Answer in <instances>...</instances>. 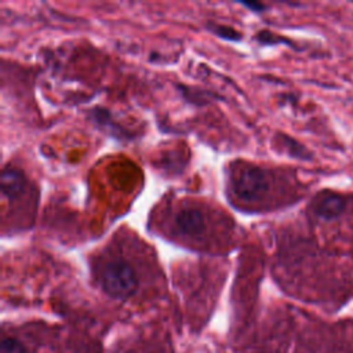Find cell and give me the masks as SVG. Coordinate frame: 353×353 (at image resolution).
<instances>
[{
	"label": "cell",
	"mask_w": 353,
	"mask_h": 353,
	"mask_svg": "<svg viewBox=\"0 0 353 353\" xmlns=\"http://www.w3.org/2000/svg\"><path fill=\"white\" fill-rule=\"evenodd\" d=\"M207 29L212 34H215V36H218V37H221L223 40H228V41H239V40H241V33L237 32L236 29H233L232 26H228V25L208 22L207 23Z\"/></svg>",
	"instance_id": "ba28073f"
},
{
	"label": "cell",
	"mask_w": 353,
	"mask_h": 353,
	"mask_svg": "<svg viewBox=\"0 0 353 353\" xmlns=\"http://www.w3.org/2000/svg\"><path fill=\"white\" fill-rule=\"evenodd\" d=\"M281 138V145L285 148L287 153L294 156V157H298V159H310V153L306 150L305 146H302L299 142L291 139L290 137H285V135H279Z\"/></svg>",
	"instance_id": "9c48e42d"
},
{
	"label": "cell",
	"mask_w": 353,
	"mask_h": 353,
	"mask_svg": "<svg viewBox=\"0 0 353 353\" xmlns=\"http://www.w3.org/2000/svg\"><path fill=\"white\" fill-rule=\"evenodd\" d=\"M101 285L113 298H128L138 288V277L134 268L124 259L106 262L101 269Z\"/></svg>",
	"instance_id": "6da1fadb"
},
{
	"label": "cell",
	"mask_w": 353,
	"mask_h": 353,
	"mask_svg": "<svg viewBox=\"0 0 353 353\" xmlns=\"http://www.w3.org/2000/svg\"><path fill=\"white\" fill-rule=\"evenodd\" d=\"M255 39L261 43V44H277V43H280V41H283V43H288V40H285V39H281V37H277V36H274L272 32H269V30H261V32H258V34L255 36Z\"/></svg>",
	"instance_id": "8fae6325"
},
{
	"label": "cell",
	"mask_w": 353,
	"mask_h": 353,
	"mask_svg": "<svg viewBox=\"0 0 353 353\" xmlns=\"http://www.w3.org/2000/svg\"><path fill=\"white\" fill-rule=\"evenodd\" d=\"M269 188L265 170L258 165H241L232 176V189L234 194L244 201L261 199Z\"/></svg>",
	"instance_id": "7a4b0ae2"
},
{
	"label": "cell",
	"mask_w": 353,
	"mask_h": 353,
	"mask_svg": "<svg viewBox=\"0 0 353 353\" xmlns=\"http://www.w3.org/2000/svg\"><path fill=\"white\" fill-rule=\"evenodd\" d=\"M178 90L181 92V95L189 102V103H193V105H205L211 101L212 95L211 92L208 91H204V90H200V88H193V87H186V85H178ZM216 98V97H215Z\"/></svg>",
	"instance_id": "52a82bcc"
},
{
	"label": "cell",
	"mask_w": 353,
	"mask_h": 353,
	"mask_svg": "<svg viewBox=\"0 0 353 353\" xmlns=\"http://www.w3.org/2000/svg\"><path fill=\"white\" fill-rule=\"evenodd\" d=\"M345 205H346V200L343 199V196L335 192L325 190L319 193L314 197L312 203V211L319 218L334 219L343 212Z\"/></svg>",
	"instance_id": "3957f363"
},
{
	"label": "cell",
	"mask_w": 353,
	"mask_h": 353,
	"mask_svg": "<svg viewBox=\"0 0 353 353\" xmlns=\"http://www.w3.org/2000/svg\"><path fill=\"white\" fill-rule=\"evenodd\" d=\"M176 230L188 237H197L205 229V218L197 208H183L175 215Z\"/></svg>",
	"instance_id": "277c9868"
},
{
	"label": "cell",
	"mask_w": 353,
	"mask_h": 353,
	"mask_svg": "<svg viewBox=\"0 0 353 353\" xmlns=\"http://www.w3.org/2000/svg\"><path fill=\"white\" fill-rule=\"evenodd\" d=\"M25 185H26V178L19 170L7 167L1 171L0 188H1L3 196L12 199L23 190Z\"/></svg>",
	"instance_id": "8992f818"
},
{
	"label": "cell",
	"mask_w": 353,
	"mask_h": 353,
	"mask_svg": "<svg viewBox=\"0 0 353 353\" xmlns=\"http://www.w3.org/2000/svg\"><path fill=\"white\" fill-rule=\"evenodd\" d=\"M240 4H241V6H244L245 8L251 10L252 12H258V14L266 10V6H265V4H262V3H258V1H254V3H248V1H240Z\"/></svg>",
	"instance_id": "7c38bea8"
},
{
	"label": "cell",
	"mask_w": 353,
	"mask_h": 353,
	"mask_svg": "<svg viewBox=\"0 0 353 353\" xmlns=\"http://www.w3.org/2000/svg\"><path fill=\"white\" fill-rule=\"evenodd\" d=\"M88 119L94 124H97L98 128L110 134L113 138H117V139H121V141H125V139L131 138L130 132L113 120V117H112V114L109 113L108 109L98 108V106L92 108V109L88 110Z\"/></svg>",
	"instance_id": "5b68a950"
},
{
	"label": "cell",
	"mask_w": 353,
	"mask_h": 353,
	"mask_svg": "<svg viewBox=\"0 0 353 353\" xmlns=\"http://www.w3.org/2000/svg\"><path fill=\"white\" fill-rule=\"evenodd\" d=\"M0 353H26V349L17 338H4L0 343Z\"/></svg>",
	"instance_id": "30bf717a"
}]
</instances>
